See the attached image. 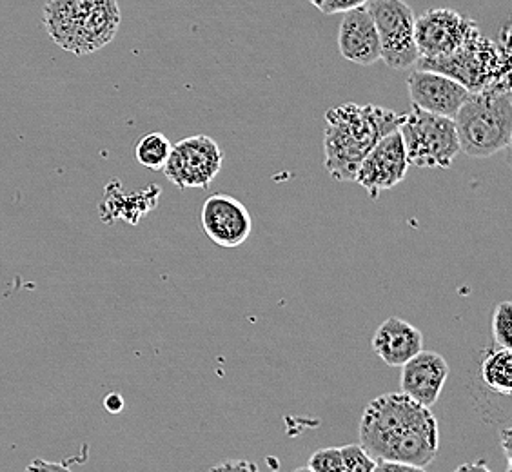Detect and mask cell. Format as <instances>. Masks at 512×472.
<instances>
[{"instance_id":"1","label":"cell","mask_w":512,"mask_h":472,"mask_svg":"<svg viewBox=\"0 0 512 472\" xmlns=\"http://www.w3.org/2000/svg\"><path fill=\"white\" fill-rule=\"evenodd\" d=\"M360 445L371 458L427 467L440 447L438 422L429 407L404 393L382 394L360 420Z\"/></svg>"},{"instance_id":"2","label":"cell","mask_w":512,"mask_h":472,"mask_svg":"<svg viewBox=\"0 0 512 472\" xmlns=\"http://www.w3.org/2000/svg\"><path fill=\"white\" fill-rule=\"evenodd\" d=\"M402 117L376 104L347 102L325 113L324 168L338 182H355L356 171L380 138L396 131Z\"/></svg>"},{"instance_id":"3","label":"cell","mask_w":512,"mask_h":472,"mask_svg":"<svg viewBox=\"0 0 512 472\" xmlns=\"http://www.w3.org/2000/svg\"><path fill=\"white\" fill-rule=\"evenodd\" d=\"M120 20L117 0H48L42 10V24L51 40L77 57L108 46Z\"/></svg>"},{"instance_id":"4","label":"cell","mask_w":512,"mask_h":472,"mask_svg":"<svg viewBox=\"0 0 512 472\" xmlns=\"http://www.w3.org/2000/svg\"><path fill=\"white\" fill-rule=\"evenodd\" d=\"M460 151L467 157L489 158L511 146V82L471 93L454 115Z\"/></svg>"},{"instance_id":"5","label":"cell","mask_w":512,"mask_h":472,"mask_svg":"<svg viewBox=\"0 0 512 472\" xmlns=\"http://www.w3.org/2000/svg\"><path fill=\"white\" fill-rule=\"evenodd\" d=\"M414 66L416 69L442 73L462 84L469 93H478L496 84L509 82V26L503 28L502 42H494L480 33L453 53L436 59H418Z\"/></svg>"},{"instance_id":"6","label":"cell","mask_w":512,"mask_h":472,"mask_svg":"<svg viewBox=\"0 0 512 472\" xmlns=\"http://www.w3.org/2000/svg\"><path fill=\"white\" fill-rule=\"evenodd\" d=\"M398 131L404 140L409 166L449 169L460 153L453 118L433 115L413 106V111L402 117Z\"/></svg>"},{"instance_id":"7","label":"cell","mask_w":512,"mask_h":472,"mask_svg":"<svg viewBox=\"0 0 512 472\" xmlns=\"http://www.w3.org/2000/svg\"><path fill=\"white\" fill-rule=\"evenodd\" d=\"M365 6L375 20L385 66L394 71L413 68L420 59L414 42L413 8L405 0H369Z\"/></svg>"},{"instance_id":"8","label":"cell","mask_w":512,"mask_h":472,"mask_svg":"<svg viewBox=\"0 0 512 472\" xmlns=\"http://www.w3.org/2000/svg\"><path fill=\"white\" fill-rule=\"evenodd\" d=\"M224 164V149L215 138L195 135L171 148L164 175L178 189H207Z\"/></svg>"},{"instance_id":"9","label":"cell","mask_w":512,"mask_h":472,"mask_svg":"<svg viewBox=\"0 0 512 472\" xmlns=\"http://www.w3.org/2000/svg\"><path fill=\"white\" fill-rule=\"evenodd\" d=\"M480 33L473 19L445 8L425 11L414 20V42L420 59L445 57Z\"/></svg>"},{"instance_id":"10","label":"cell","mask_w":512,"mask_h":472,"mask_svg":"<svg viewBox=\"0 0 512 472\" xmlns=\"http://www.w3.org/2000/svg\"><path fill=\"white\" fill-rule=\"evenodd\" d=\"M409 169L404 140L400 131H391L380 138L375 148L367 153L356 171L355 182L364 187L369 197L378 198L384 191L398 186Z\"/></svg>"},{"instance_id":"11","label":"cell","mask_w":512,"mask_h":472,"mask_svg":"<svg viewBox=\"0 0 512 472\" xmlns=\"http://www.w3.org/2000/svg\"><path fill=\"white\" fill-rule=\"evenodd\" d=\"M200 222L207 238L218 247L242 246L253 231V220L247 207L231 195H211L202 206Z\"/></svg>"},{"instance_id":"12","label":"cell","mask_w":512,"mask_h":472,"mask_svg":"<svg viewBox=\"0 0 512 472\" xmlns=\"http://www.w3.org/2000/svg\"><path fill=\"white\" fill-rule=\"evenodd\" d=\"M407 91L413 106L447 118H454L465 99L471 95L456 80L425 69H414L407 77Z\"/></svg>"},{"instance_id":"13","label":"cell","mask_w":512,"mask_h":472,"mask_svg":"<svg viewBox=\"0 0 512 472\" xmlns=\"http://www.w3.org/2000/svg\"><path fill=\"white\" fill-rule=\"evenodd\" d=\"M449 376V364L442 354L420 351L402 365L400 389L411 400L424 407H433L444 391Z\"/></svg>"},{"instance_id":"14","label":"cell","mask_w":512,"mask_h":472,"mask_svg":"<svg viewBox=\"0 0 512 472\" xmlns=\"http://www.w3.org/2000/svg\"><path fill=\"white\" fill-rule=\"evenodd\" d=\"M338 50L345 60L358 66H373L380 60V39L367 6L345 11L338 28Z\"/></svg>"},{"instance_id":"15","label":"cell","mask_w":512,"mask_h":472,"mask_svg":"<svg viewBox=\"0 0 512 472\" xmlns=\"http://www.w3.org/2000/svg\"><path fill=\"white\" fill-rule=\"evenodd\" d=\"M422 349V331L396 316L387 318L373 336V351L389 367H402Z\"/></svg>"},{"instance_id":"16","label":"cell","mask_w":512,"mask_h":472,"mask_svg":"<svg viewBox=\"0 0 512 472\" xmlns=\"http://www.w3.org/2000/svg\"><path fill=\"white\" fill-rule=\"evenodd\" d=\"M483 384L494 393L511 396L512 393V351L511 349H493L485 354L480 365Z\"/></svg>"},{"instance_id":"17","label":"cell","mask_w":512,"mask_h":472,"mask_svg":"<svg viewBox=\"0 0 512 472\" xmlns=\"http://www.w3.org/2000/svg\"><path fill=\"white\" fill-rule=\"evenodd\" d=\"M173 144L169 142V138L160 133L153 131L140 138L135 146V158L138 164L151 171H162L166 162H168L169 153H171Z\"/></svg>"},{"instance_id":"18","label":"cell","mask_w":512,"mask_h":472,"mask_svg":"<svg viewBox=\"0 0 512 472\" xmlns=\"http://www.w3.org/2000/svg\"><path fill=\"white\" fill-rule=\"evenodd\" d=\"M493 338L494 344L503 349L512 347V304L511 302H500L496 305L493 315Z\"/></svg>"},{"instance_id":"19","label":"cell","mask_w":512,"mask_h":472,"mask_svg":"<svg viewBox=\"0 0 512 472\" xmlns=\"http://www.w3.org/2000/svg\"><path fill=\"white\" fill-rule=\"evenodd\" d=\"M307 467L313 472H345L340 447H325L311 454Z\"/></svg>"},{"instance_id":"20","label":"cell","mask_w":512,"mask_h":472,"mask_svg":"<svg viewBox=\"0 0 512 472\" xmlns=\"http://www.w3.org/2000/svg\"><path fill=\"white\" fill-rule=\"evenodd\" d=\"M344 458L345 472H373L376 460L365 453L360 443H349L340 447Z\"/></svg>"},{"instance_id":"21","label":"cell","mask_w":512,"mask_h":472,"mask_svg":"<svg viewBox=\"0 0 512 472\" xmlns=\"http://www.w3.org/2000/svg\"><path fill=\"white\" fill-rule=\"evenodd\" d=\"M324 15H336L365 6L369 0H309Z\"/></svg>"},{"instance_id":"22","label":"cell","mask_w":512,"mask_h":472,"mask_svg":"<svg viewBox=\"0 0 512 472\" xmlns=\"http://www.w3.org/2000/svg\"><path fill=\"white\" fill-rule=\"evenodd\" d=\"M207 472H260L256 463L247 460H224L218 462Z\"/></svg>"},{"instance_id":"23","label":"cell","mask_w":512,"mask_h":472,"mask_svg":"<svg viewBox=\"0 0 512 472\" xmlns=\"http://www.w3.org/2000/svg\"><path fill=\"white\" fill-rule=\"evenodd\" d=\"M373 472H425L424 467H416L409 463L389 462V460H378Z\"/></svg>"},{"instance_id":"24","label":"cell","mask_w":512,"mask_h":472,"mask_svg":"<svg viewBox=\"0 0 512 472\" xmlns=\"http://www.w3.org/2000/svg\"><path fill=\"white\" fill-rule=\"evenodd\" d=\"M26 472H71V469L62 463L48 462V460L37 458L26 467Z\"/></svg>"},{"instance_id":"25","label":"cell","mask_w":512,"mask_h":472,"mask_svg":"<svg viewBox=\"0 0 512 472\" xmlns=\"http://www.w3.org/2000/svg\"><path fill=\"white\" fill-rule=\"evenodd\" d=\"M104 407L111 414H119L124 409V398L119 393H109L104 400Z\"/></svg>"},{"instance_id":"26","label":"cell","mask_w":512,"mask_h":472,"mask_svg":"<svg viewBox=\"0 0 512 472\" xmlns=\"http://www.w3.org/2000/svg\"><path fill=\"white\" fill-rule=\"evenodd\" d=\"M454 472H493L489 467H487V463L483 462V460H478V462H469L462 463L458 469Z\"/></svg>"},{"instance_id":"27","label":"cell","mask_w":512,"mask_h":472,"mask_svg":"<svg viewBox=\"0 0 512 472\" xmlns=\"http://www.w3.org/2000/svg\"><path fill=\"white\" fill-rule=\"evenodd\" d=\"M509 440H511V431L509 429H503L502 431V445H503V453L507 456V462L511 465V445H509Z\"/></svg>"},{"instance_id":"28","label":"cell","mask_w":512,"mask_h":472,"mask_svg":"<svg viewBox=\"0 0 512 472\" xmlns=\"http://www.w3.org/2000/svg\"><path fill=\"white\" fill-rule=\"evenodd\" d=\"M293 472H313V471H311V469H309V467H307V465H306V467H298V469H295V471H293Z\"/></svg>"}]
</instances>
